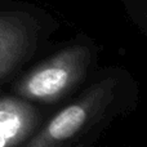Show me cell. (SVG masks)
<instances>
[{
  "label": "cell",
  "instance_id": "1",
  "mask_svg": "<svg viewBox=\"0 0 147 147\" xmlns=\"http://www.w3.org/2000/svg\"><path fill=\"white\" fill-rule=\"evenodd\" d=\"M89 63V49L84 45H72L31 71L18 84L17 92L35 101L56 102L83 80Z\"/></svg>",
  "mask_w": 147,
  "mask_h": 147
},
{
  "label": "cell",
  "instance_id": "2",
  "mask_svg": "<svg viewBox=\"0 0 147 147\" xmlns=\"http://www.w3.org/2000/svg\"><path fill=\"white\" fill-rule=\"evenodd\" d=\"M112 80L93 85L75 103L57 114L25 147H67L96 119L111 101Z\"/></svg>",
  "mask_w": 147,
  "mask_h": 147
},
{
  "label": "cell",
  "instance_id": "3",
  "mask_svg": "<svg viewBox=\"0 0 147 147\" xmlns=\"http://www.w3.org/2000/svg\"><path fill=\"white\" fill-rule=\"evenodd\" d=\"M38 23L23 12H0V78L35 49Z\"/></svg>",
  "mask_w": 147,
  "mask_h": 147
},
{
  "label": "cell",
  "instance_id": "4",
  "mask_svg": "<svg viewBox=\"0 0 147 147\" xmlns=\"http://www.w3.org/2000/svg\"><path fill=\"white\" fill-rule=\"evenodd\" d=\"M39 124V114L32 106L17 98H0V147L22 143Z\"/></svg>",
  "mask_w": 147,
  "mask_h": 147
}]
</instances>
